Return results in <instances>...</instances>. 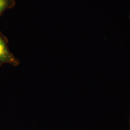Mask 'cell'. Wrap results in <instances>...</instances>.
I'll list each match as a JSON object with an SVG mask.
<instances>
[{
    "label": "cell",
    "instance_id": "cell-1",
    "mask_svg": "<svg viewBox=\"0 0 130 130\" xmlns=\"http://www.w3.org/2000/svg\"><path fill=\"white\" fill-rule=\"evenodd\" d=\"M8 39L0 31V67L9 64L14 67L19 66L20 61L10 51Z\"/></svg>",
    "mask_w": 130,
    "mask_h": 130
},
{
    "label": "cell",
    "instance_id": "cell-2",
    "mask_svg": "<svg viewBox=\"0 0 130 130\" xmlns=\"http://www.w3.org/2000/svg\"><path fill=\"white\" fill-rule=\"evenodd\" d=\"M15 5L14 0H0V17L6 10L13 8Z\"/></svg>",
    "mask_w": 130,
    "mask_h": 130
},
{
    "label": "cell",
    "instance_id": "cell-3",
    "mask_svg": "<svg viewBox=\"0 0 130 130\" xmlns=\"http://www.w3.org/2000/svg\"><path fill=\"white\" fill-rule=\"evenodd\" d=\"M129 127H130V117H129Z\"/></svg>",
    "mask_w": 130,
    "mask_h": 130
}]
</instances>
